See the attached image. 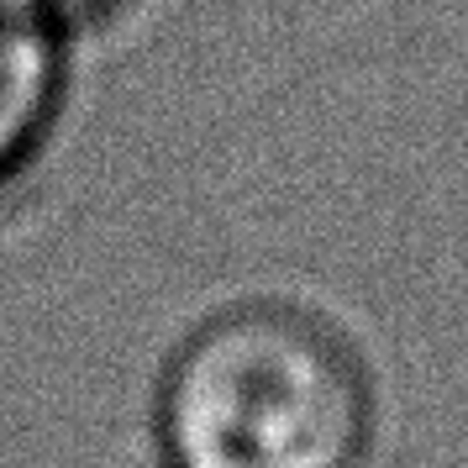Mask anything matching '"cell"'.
<instances>
[{"mask_svg": "<svg viewBox=\"0 0 468 468\" xmlns=\"http://www.w3.org/2000/svg\"><path fill=\"white\" fill-rule=\"evenodd\" d=\"M43 5L74 43H85V37H95V32H106L111 22H122L137 0H43Z\"/></svg>", "mask_w": 468, "mask_h": 468, "instance_id": "3", "label": "cell"}, {"mask_svg": "<svg viewBox=\"0 0 468 468\" xmlns=\"http://www.w3.org/2000/svg\"><path fill=\"white\" fill-rule=\"evenodd\" d=\"M153 468H158V463H153Z\"/></svg>", "mask_w": 468, "mask_h": 468, "instance_id": "4", "label": "cell"}, {"mask_svg": "<svg viewBox=\"0 0 468 468\" xmlns=\"http://www.w3.org/2000/svg\"><path fill=\"white\" fill-rule=\"evenodd\" d=\"M74 48L43 0H0V195L27 185L64 127Z\"/></svg>", "mask_w": 468, "mask_h": 468, "instance_id": "2", "label": "cell"}, {"mask_svg": "<svg viewBox=\"0 0 468 468\" xmlns=\"http://www.w3.org/2000/svg\"><path fill=\"white\" fill-rule=\"evenodd\" d=\"M379 379L363 342L290 295L227 300L153 379L158 468H368Z\"/></svg>", "mask_w": 468, "mask_h": 468, "instance_id": "1", "label": "cell"}]
</instances>
